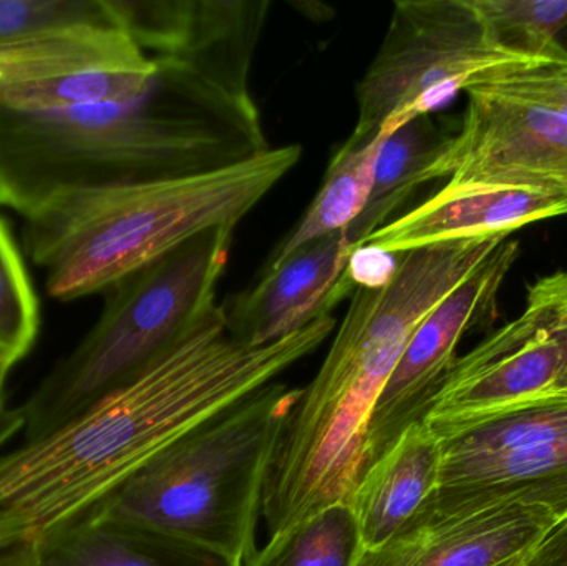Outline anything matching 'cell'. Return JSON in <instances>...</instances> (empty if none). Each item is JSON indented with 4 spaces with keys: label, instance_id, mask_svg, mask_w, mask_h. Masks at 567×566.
Returning <instances> with one entry per match:
<instances>
[{
    "label": "cell",
    "instance_id": "cell-1",
    "mask_svg": "<svg viewBox=\"0 0 567 566\" xmlns=\"http://www.w3.org/2000/svg\"><path fill=\"white\" fill-rule=\"evenodd\" d=\"M322 316L268 346L229 335L218 305L169 354L55 431L0 455V522L29 544L82 521L166 449L225 414L332 336Z\"/></svg>",
    "mask_w": 567,
    "mask_h": 566
},
{
    "label": "cell",
    "instance_id": "cell-2",
    "mask_svg": "<svg viewBox=\"0 0 567 566\" xmlns=\"http://www.w3.org/2000/svg\"><path fill=\"white\" fill-rule=\"evenodd\" d=\"M300 156L286 145L205 175L56 193L23 216L27 251L52 298L106 291L208 229L236 228Z\"/></svg>",
    "mask_w": 567,
    "mask_h": 566
},
{
    "label": "cell",
    "instance_id": "cell-3",
    "mask_svg": "<svg viewBox=\"0 0 567 566\" xmlns=\"http://www.w3.org/2000/svg\"><path fill=\"white\" fill-rule=\"evenodd\" d=\"M302 389L272 382L153 459L86 517L245 566Z\"/></svg>",
    "mask_w": 567,
    "mask_h": 566
},
{
    "label": "cell",
    "instance_id": "cell-4",
    "mask_svg": "<svg viewBox=\"0 0 567 566\" xmlns=\"http://www.w3.org/2000/svg\"><path fill=\"white\" fill-rule=\"evenodd\" d=\"M225 133L143 95L55 112L0 110V206L27 216L69 189L205 175Z\"/></svg>",
    "mask_w": 567,
    "mask_h": 566
},
{
    "label": "cell",
    "instance_id": "cell-5",
    "mask_svg": "<svg viewBox=\"0 0 567 566\" xmlns=\"http://www.w3.org/2000/svg\"><path fill=\"white\" fill-rule=\"evenodd\" d=\"M235 228H213L110 288L92 331L19 408L25 441L55 431L173 351L218 306Z\"/></svg>",
    "mask_w": 567,
    "mask_h": 566
},
{
    "label": "cell",
    "instance_id": "cell-6",
    "mask_svg": "<svg viewBox=\"0 0 567 566\" xmlns=\"http://www.w3.org/2000/svg\"><path fill=\"white\" fill-rule=\"evenodd\" d=\"M546 62L561 60L498 45L472 0H399L379 52L357 83V123L346 143L363 145L389 120L429 115L463 90Z\"/></svg>",
    "mask_w": 567,
    "mask_h": 566
},
{
    "label": "cell",
    "instance_id": "cell-7",
    "mask_svg": "<svg viewBox=\"0 0 567 566\" xmlns=\"http://www.w3.org/2000/svg\"><path fill=\"white\" fill-rule=\"evenodd\" d=\"M430 431L442 447L436 507L525 504L567 518V388Z\"/></svg>",
    "mask_w": 567,
    "mask_h": 566
},
{
    "label": "cell",
    "instance_id": "cell-8",
    "mask_svg": "<svg viewBox=\"0 0 567 566\" xmlns=\"http://www.w3.org/2000/svg\"><path fill=\"white\" fill-rule=\"evenodd\" d=\"M0 43V110L55 112L123 103L148 92L155 60L116 16Z\"/></svg>",
    "mask_w": 567,
    "mask_h": 566
},
{
    "label": "cell",
    "instance_id": "cell-9",
    "mask_svg": "<svg viewBox=\"0 0 567 566\" xmlns=\"http://www.w3.org/2000/svg\"><path fill=\"white\" fill-rule=\"evenodd\" d=\"M567 388V319L558 272L529 288L526 308L456 358L426 412L430 429Z\"/></svg>",
    "mask_w": 567,
    "mask_h": 566
},
{
    "label": "cell",
    "instance_id": "cell-10",
    "mask_svg": "<svg viewBox=\"0 0 567 566\" xmlns=\"http://www.w3.org/2000/svg\"><path fill=\"white\" fill-rule=\"evenodd\" d=\"M463 125L430 182L536 189L567 199V119L532 103L468 90Z\"/></svg>",
    "mask_w": 567,
    "mask_h": 566
},
{
    "label": "cell",
    "instance_id": "cell-11",
    "mask_svg": "<svg viewBox=\"0 0 567 566\" xmlns=\"http://www.w3.org/2000/svg\"><path fill=\"white\" fill-rule=\"evenodd\" d=\"M518 255V243L505 239L416 329L373 409L360 478L410 425L425 421L436 392L458 358L460 341L496 311L499 289Z\"/></svg>",
    "mask_w": 567,
    "mask_h": 566
},
{
    "label": "cell",
    "instance_id": "cell-12",
    "mask_svg": "<svg viewBox=\"0 0 567 566\" xmlns=\"http://www.w3.org/2000/svg\"><path fill=\"white\" fill-rule=\"evenodd\" d=\"M558 524L533 505L446 511L429 501L383 547L363 552L357 566H523Z\"/></svg>",
    "mask_w": 567,
    "mask_h": 566
},
{
    "label": "cell",
    "instance_id": "cell-13",
    "mask_svg": "<svg viewBox=\"0 0 567 566\" xmlns=\"http://www.w3.org/2000/svg\"><path fill=\"white\" fill-rule=\"evenodd\" d=\"M357 249L346 229L316 239L259 275L258 282L225 302L229 335L249 348L272 344L339 305L357 288Z\"/></svg>",
    "mask_w": 567,
    "mask_h": 566
},
{
    "label": "cell",
    "instance_id": "cell-14",
    "mask_svg": "<svg viewBox=\"0 0 567 566\" xmlns=\"http://www.w3.org/2000/svg\"><path fill=\"white\" fill-rule=\"evenodd\" d=\"M567 215V199L536 189L446 183L416 208L370 235L362 249L386 256L439 243L509 236L542 219Z\"/></svg>",
    "mask_w": 567,
    "mask_h": 566
},
{
    "label": "cell",
    "instance_id": "cell-15",
    "mask_svg": "<svg viewBox=\"0 0 567 566\" xmlns=\"http://www.w3.org/2000/svg\"><path fill=\"white\" fill-rule=\"evenodd\" d=\"M442 447L425 422L410 425L360 478L349 501L363 552L383 547L433 497L440 485Z\"/></svg>",
    "mask_w": 567,
    "mask_h": 566
},
{
    "label": "cell",
    "instance_id": "cell-16",
    "mask_svg": "<svg viewBox=\"0 0 567 566\" xmlns=\"http://www.w3.org/2000/svg\"><path fill=\"white\" fill-rule=\"evenodd\" d=\"M409 122V120H406ZM389 120L375 136L363 145L343 143L332 156L322 186L307 208L306 215L287 233L269 255L261 272L281 265L287 256L323 236L349 228L365 208L375 182L377 162L386 136L403 125Z\"/></svg>",
    "mask_w": 567,
    "mask_h": 566
},
{
    "label": "cell",
    "instance_id": "cell-17",
    "mask_svg": "<svg viewBox=\"0 0 567 566\" xmlns=\"http://www.w3.org/2000/svg\"><path fill=\"white\" fill-rule=\"evenodd\" d=\"M450 136L440 132L432 116L416 115L386 136L380 150L375 182L365 208L346 229L359 251L373 233L392 222L420 186L430 183V166L445 148Z\"/></svg>",
    "mask_w": 567,
    "mask_h": 566
},
{
    "label": "cell",
    "instance_id": "cell-18",
    "mask_svg": "<svg viewBox=\"0 0 567 566\" xmlns=\"http://www.w3.org/2000/svg\"><path fill=\"white\" fill-rule=\"evenodd\" d=\"M35 566H231L213 555L83 517L33 542Z\"/></svg>",
    "mask_w": 567,
    "mask_h": 566
},
{
    "label": "cell",
    "instance_id": "cell-19",
    "mask_svg": "<svg viewBox=\"0 0 567 566\" xmlns=\"http://www.w3.org/2000/svg\"><path fill=\"white\" fill-rule=\"evenodd\" d=\"M362 554L359 525L342 504L269 537L245 566H357Z\"/></svg>",
    "mask_w": 567,
    "mask_h": 566
},
{
    "label": "cell",
    "instance_id": "cell-20",
    "mask_svg": "<svg viewBox=\"0 0 567 566\" xmlns=\"http://www.w3.org/2000/svg\"><path fill=\"white\" fill-rule=\"evenodd\" d=\"M498 45L545 60H566L559 35L567 29V0H472Z\"/></svg>",
    "mask_w": 567,
    "mask_h": 566
},
{
    "label": "cell",
    "instance_id": "cell-21",
    "mask_svg": "<svg viewBox=\"0 0 567 566\" xmlns=\"http://www.w3.org/2000/svg\"><path fill=\"white\" fill-rule=\"evenodd\" d=\"M39 301L6 219L0 218V351L17 364L39 332Z\"/></svg>",
    "mask_w": 567,
    "mask_h": 566
},
{
    "label": "cell",
    "instance_id": "cell-22",
    "mask_svg": "<svg viewBox=\"0 0 567 566\" xmlns=\"http://www.w3.org/2000/svg\"><path fill=\"white\" fill-rule=\"evenodd\" d=\"M112 16L110 0H0V43Z\"/></svg>",
    "mask_w": 567,
    "mask_h": 566
},
{
    "label": "cell",
    "instance_id": "cell-23",
    "mask_svg": "<svg viewBox=\"0 0 567 566\" xmlns=\"http://www.w3.org/2000/svg\"><path fill=\"white\" fill-rule=\"evenodd\" d=\"M525 566H567V518L543 538Z\"/></svg>",
    "mask_w": 567,
    "mask_h": 566
},
{
    "label": "cell",
    "instance_id": "cell-24",
    "mask_svg": "<svg viewBox=\"0 0 567 566\" xmlns=\"http://www.w3.org/2000/svg\"><path fill=\"white\" fill-rule=\"evenodd\" d=\"M13 366L16 364L0 351V445L6 444L13 434L23 429L19 409L10 411L6 405V381Z\"/></svg>",
    "mask_w": 567,
    "mask_h": 566
},
{
    "label": "cell",
    "instance_id": "cell-25",
    "mask_svg": "<svg viewBox=\"0 0 567 566\" xmlns=\"http://www.w3.org/2000/svg\"><path fill=\"white\" fill-rule=\"evenodd\" d=\"M27 535L16 525L0 522V554L17 547V545L27 544Z\"/></svg>",
    "mask_w": 567,
    "mask_h": 566
},
{
    "label": "cell",
    "instance_id": "cell-26",
    "mask_svg": "<svg viewBox=\"0 0 567 566\" xmlns=\"http://www.w3.org/2000/svg\"><path fill=\"white\" fill-rule=\"evenodd\" d=\"M559 286H561L563 306H565V316L567 319V271H559Z\"/></svg>",
    "mask_w": 567,
    "mask_h": 566
},
{
    "label": "cell",
    "instance_id": "cell-27",
    "mask_svg": "<svg viewBox=\"0 0 567 566\" xmlns=\"http://www.w3.org/2000/svg\"><path fill=\"white\" fill-rule=\"evenodd\" d=\"M523 566H525V565H523Z\"/></svg>",
    "mask_w": 567,
    "mask_h": 566
}]
</instances>
